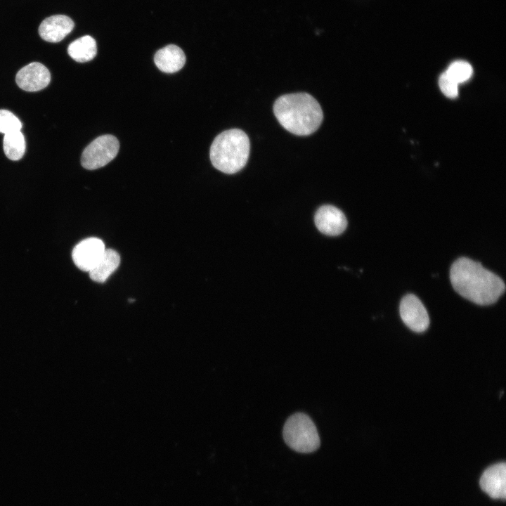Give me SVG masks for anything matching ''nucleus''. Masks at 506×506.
Masks as SVG:
<instances>
[{"mask_svg": "<svg viewBox=\"0 0 506 506\" xmlns=\"http://www.w3.org/2000/svg\"><path fill=\"white\" fill-rule=\"evenodd\" d=\"M283 432L287 445L297 452L312 453L320 446L317 429L311 419L304 413L291 415L287 420Z\"/></svg>", "mask_w": 506, "mask_h": 506, "instance_id": "4", "label": "nucleus"}, {"mask_svg": "<svg viewBox=\"0 0 506 506\" xmlns=\"http://www.w3.org/2000/svg\"><path fill=\"white\" fill-rule=\"evenodd\" d=\"M250 149L247 135L239 129L223 131L213 141L209 157L212 165L221 172L231 174L247 164Z\"/></svg>", "mask_w": 506, "mask_h": 506, "instance_id": "3", "label": "nucleus"}, {"mask_svg": "<svg viewBox=\"0 0 506 506\" xmlns=\"http://www.w3.org/2000/svg\"><path fill=\"white\" fill-rule=\"evenodd\" d=\"M401 318L406 325L416 332H424L429 325L426 308L420 299L413 294L403 297L399 306Z\"/></svg>", "mask_w": 506, "mask_h": 506, "instance_id": "6", "label": "nucleus"}, {"mask_svg": "<svg viewBox=\"0 0 506 506\" xmlns=\"http://www.w3.org/2000/svg\"><path fill=\"white\" fill-rule=\"evenodd\" d=\"M448 74L458 84L468 80L472 74V67L463 60L452 63L446 71Z\"/></svg>", "mask_w": 506, "mask_h": 506, "instance_id": "16", "label": "nucleus"}, {"mask_svg": "<svg viewBox=\"0 0 506 506\" xmlns=\"http://www.w3.org/2000/svg\"><path fill=\"white\" fill-rule=\"evenodd\" d=\"M273 112L284 129L298 136H308L314 133L323 119L320 104L307 93L280 96L274 103Z\"/></svg>", "mask_w": 506, "mask_h": 506, "instance_id": "2", "label": "nucleus"}, {"mask_svg": "<svg viewBox=\"0 0 506 506\" xmlns=\"http://www.w3.org/2000/svg\"><path fill=\"white\" fill-rule=\"evenodd\" d=\"M314 221L319 231L330 236L340 235L347 226L344 213L332 205H323L318 208Z\"/></svg>", "mask_w": 506, "mask_h": 506, "instance_id": "9", "label": "nucleus"}, {"mask_svg": "<svg viewBox=\"0 0 506 506\" xmlns=\"http://www.w3.org/2000/svg\"><path fill=\"white\" fill-rule=\"evenodd\" d=\"M3 148L6 156L13 161L19 160L25 154L26 143L20 131L4 135Z\"/></svg>", "mask_w": 506, "mask_h": 506, "instance_id": "15", "label": "nucleus"}, {"mask_svg": "<svg viewBox=\"0 0 506 506\" xmlns=\"http://www.w3.org/2000/svg\"><path fill=\"white\" fill-rule=\"evenodd\" d=\"M22 122L11 111L0 110V132L4 134L20 131Z\"/></svg>", "mask_w": 506, "mask_h": 506, "instance_id": "17", "label": "nucleus"}, {"mask_svg": "<svg viewBox=\"0 0 506 506\" xmlns=\"http://www.w3.org/2000/svg\"><path fill=\"white\" fill-rule=\"evenodd\" d=\"M67 53L77 62L90 61L95 58L97 53L96 40L89 35L78 38L70 44Z\"/></svg>", "mask_w": 506, "mask_h": 506, "instance_id": "14", "label": "nucleus"}, {"mask_svg": "<svg viewBox=\"0 0 506 506\" xmlns=\"http://www.w3.org/2000/svg\"><path fill=\"white\" fill-rule=\"evenodd\" d=\"M74 27L73 20L65 15H55L45 18L39 27V34L46 41L57 43L70 34Z\"/></svg>", "mask_w": 506, "mask_h": 506, "instance_id": "11", "label": "nucleus"}, {"mask_svg": "<svg viewBox=\"0 0 506 506\" xmlns=\"http://www.w3.org/2000/svg\"><path fill=\"white\" fill-rule=\"evenodd\" d=\"M119 264V254L114 249H105L99 261L89 271L90 278L97 283H104L116 271Z\"/></svg>", "mask_w": 506, "mask_h": 506, "instance_id": "13", "label": "nucleus"}, {"mask_svg": "<svg viewBox=\"0 0 506 506\" xmlns=\"http://www.w3.org/2000/svg\"><path fill=\"white\" fill-rule=\"evenodd\" d=\"M450 279L460 295L479 305L494 304L505 290V285L498 275L467 257L453 262Z\"/></svg>", "mask_w": 506, "mask_h": 506, "instance_id": "1", "label": "nucleus"}, {"mask_svg": "<svg viewBox=\"0 0 506 506\" xmlns=\"http://www.w3.org/2000/svg\"><path fill=\"white\" fill-rule=\"evenodd\" d=\"M484 492L493 499H505L506 465L505 462L494 464L484 470L479 480Z\"/></svg>", "mask_w": 506, "mask_h": 506, "instance_id": "10", "label": "nucleus"}, {"mask_svg": "<svg viewBox=\"0 0 506 506\" xmlns=\"http://www.w3.org/2000/svg\"><path fill=\"white\" fill-rule=\"evenodd\" d=\"M154 62L162 72L174 73L184 66L186 56L181 48L176 45L170 44L156 52Z\"/></svg>", "mask_w": 506, "mask_h": 506, "instance_id": "12", "label": "nucleus"}, {"mask_svg": "<svg viewBox=\"0 0 506 506\" xmlns=\"http://www.w3.org/2000/svg\"><path fill=\"white\" fill-rule=\"evenodd\" d=\"M105 250V245L100 239L89 238L74 247L72 259L80 270L89 272L99 261Z\"/></svg>", "mask_w": 506, "mask_h": 506, "instance_id": "7", "label": "nucleus"}, {"mask_svg": "<svg viewBox=\"0 0 506 506\" xmlns=\"http://www.w3.org/2000/svg\"><path fill=\"white\" fill-rule=\"evenodd\" d=\"M15 82L24 91L33 92L46 87L51 82V73L43 64L32 62L17 73Z\"/></svg>", "mask_w": 506, "mask_h": 506, "instance_id": "8", "label": "nucleus"}, {"mask_svg": "<svg viewBox=\"0 0 506 506\" xmlns=\"http://www.w3.org/2000/svg\"><path fill=\"white\" fill-rule=\"evenodd\" d=\"M439 86L441 91L448 98H455L458 94V84L444 72L439 77Z\"/></svg>", "mask_w": 506, "mask_h": 506, "instance_id": "18", "label": "nucleus"}, {"mask_svg": "<svg viewBox=\"0 0 506 506\" xmlns=\"http://www.w3.org/2000/svg\"><path fill=\"white\" fill-rule=\"evenodd\" d=\"M119 143L112 135H103L94 139L84 150L81 164L86 169L93 170L104 167L117 155Z\"/></svg>", "mask_w": 506, "mask_h": 506, "instance_id": "5", "label": "nucleus"}]
</instances>
